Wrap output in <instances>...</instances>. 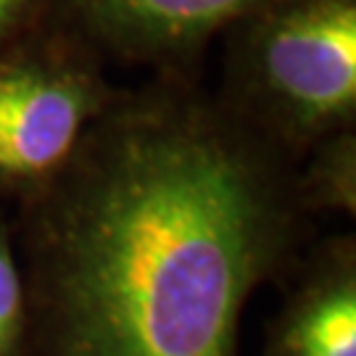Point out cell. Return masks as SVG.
I'll list each match as a JSON object with an SVG mask.
<instances>
[{
	"label": "cell",
	"mask_w": 356,
	"mask_h": 356,
	"mask_svg": "<svg viewBox=\"0 0 356 356\" xmlns=\"http://www.w3.org/2000/svg\"><path fill=\"white\" fill-rule=\"evenodd\" d=\"M11 222L51 356H235L243 306L309 214L291 156L159 74L119 90Z\"/></svg>",
	"instance_id": "6da1fadb"
},
{
	"label": "cell",
	"mask_w": 356,
	"mask_h": 356,
	"mask_svg": "<svg viewBox=\"0 0 356 356\" xmlns=\"http://www.w3.org/2000/svg\"><path fill=\"white\" fill-rule=\"evenodd\" d=\"M225 35L219 101L293 161L356 127V0H269Z\"/></svg>",
	"instance_id": "7a4b0ae2"
},
{
	"label": "cell",
	"mask_w": 356,
	"mask_h": 356,
	"mask_svg": "<svg viewBox=\"0 0 356 356\" xmlns=\"http://www.w3.org/2000/svg\"><path fill=\"white\" fill-rule=\"evenodd\" d=\"M116 92L101 56L51 13L0 45V198L48 185Z\"/></svg>",
	"instance_id": "3957f363"
},
{
	"label": "cell",
	"mask_w": 356,
	"mask_h": 356,
	"mask_svg": "<svg viewBox=\"0 0 356 356\" xmlns=\"http://www.w3.org/2000/svg\"><path fill=\"white\" fill-rule=\"evenodd\" d=\"M269 0H53V19L101 58L188 74L206 45Z\"/></svg>",
	"instance_id": "277c9868"
},
{
	"label": "cell",
	"mask_w": 356,
	"mask_h": 356,
	"mask_svg": "<svg viewBox=\"0 0 356 356\" xmlns=\"http://www.w3.org/2000/svg\"><path fill=\"white\" fill-rule=\"evenodd\" d=\"M275 356H356V251L341 235L280 322Z\"/></svg>",
	"instance_id": "5b68a950"
},
{
	"label": "cell",
	"mask_w": 356,
	"mask_h": 356,
	"mask_svg": "<svg viewBox=\"0 0 356 356\" xmlns=\"http://www.w3.org/2000/svg\"><path fill=\"white\" fill-rule=\"evenodd\" d=\"M296 169L298 201L309 216L319 211L356 214V127L317 143Z\"/></svg>",
	"instance_id": "8992f818"
},
{
	"label": "cell",
	"mask_w": 356,
	"mask_h": 356,
	"mask_svg": "<svg viewBox=\"0 0 356 356\" xmlns=\"http://www.w3.org/2000/svg\"><path fill=\"white\" fill-rule=\"evenodd\" d=\"M26 327V288L13 222L0 211V356H19Z\"/></svg>",
	"instance_id": "52a82bcc"
},
{
	"label": "cell",
	"mask_w": 356,
	"mask_h": 356,
	"mask_svg": "<svg viewBox=\"0 0 356 356\" xmlns=\"http://www.w3.org/2000/svg\"><path fill=\"white\" fill-rule=\"evenodd\" d=\"M45 6L51 3L48 0H0V45L11 42L40 24L48 16Z\"/></svg>",
	"instance_id": "ba28073f"
}]
</instances>
